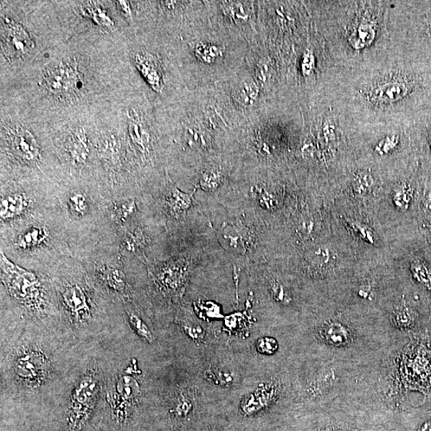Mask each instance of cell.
Segmentation results:
<instances>
[{
  "instance_id": "obj_1",
  "label": "cell",
  "mask_w": 431,
  "mask_h": 431,
  "mask_svg": "<svg viewBox=\"0 0 431 431\" xmlns=\"http://www.w3.org/2000/svg\"><path fill=\"white\" fill-rule=\"evenodd\" d=\"M359 127L409 125L431 102V68L393 50L359 70L332 67L322 94Z\"/></svg>"
},
{
  "instance_id": "obj_2",
  "label": "cell",
  "mask_w": 431,
  "mask_h": 431,
  "mask_svg": "<svg viewBox=\"0 0 431 431\" xmlns=\"http://www.w3.org/2000/svg\"><path fill=\"white\" fill-rule=\"evenodd\" d=\"M304 3L333 67L364 69L391 53L388 17L391 0Z\"/></svg>"
},
{
  "instance_id": "obj_3",
  "label": "cell",
  "mask_w": 431,
  "mask_h": 431,
  "mask_svg": "<svg viewBox=\"0 0 431 431\" xmlns=\"http://www.w3.org/2000/svg\"><path fill=\"white\" fill-rule=\"evenodd\" d=\"M392 50L431 68V0H391Z\"/></svg>"
},
{
  "instance_id": "obj_4",
  "label": "cell",
  "mask_w": 431,
  "mask_h": 431,
  "mask_svg": "<svg viewBox=\"0 0 431 431\" xmlns=\"http://www.w3.org/2000/svg\"><path fill=\"white\" fill-rule=\"evenodd\" d=\"M0 261L1 280L11 297L36 316L47 313L50 297L42 280L34 272L10 260L2 249Z\"/></svg>"
},
{
  "instance_id": "obj_5",
  "label": "cell",
  "mask_w": 431,
  "mask_h": 431,
  "mask_svg": "<svg viewBox=\"0 0 431 431\" xmlns=\"http://www.w3.org/2000/svg\"><path fill=\"white\" fill-rule=\"evenodd\" d=\"M359 144L375 159L385 160L403 156L411 146L408 126L386 124L360 128Z\"/></svg>"
},
{
  "instance_id": "obj_6",
  "label": "cell",
  "mask_w": 431,
  "mask_h": 431,
  "mask_svg": "<svg viewBox=\"0 0 431 431\" xmlns=\"http://www.w3.org/2000/svg\"><path fill=\"white\" fill-rule=\"evenodd\" d=\"M16 234L11 236L10 252L24 258L42 253L55 246V236L45 222L27 221V219L14 223Z\"/></svg>"
},
{
  "instance_id": "obj_7",
  "label": "cell",
  "mask_w": 431,
  "mask_h": 431,
  "mask_svg": "<svg viewBox=\"0 0 431 431\" xmlns=\"http://www.w3.org/2000/svg\"><path fill=\"white\" fill-rule=\"evenodd\" d=\"M101 385L93 371L83 375L72 391L67 413L70 431H81L91 418L97 402Z\"/></svg>"
},
{
  "instance_id": "obj_8",
  "label": "cell",
  "mask_w": 431,
  "mask_h": 431,
  "mask_svg": "<svg viewBox=\"0 0 431 431\" xmlns=\"http://www.w3.org/2000/svg\"><path fill=\"white\" fill-rule=\"evenodd\" d=\"M151 273L154 285L165 298L182 299L189 284L191 260L185 256L173 257L157 263Z\"/></svg>"
},
{
  "instance_id": "obj_9",
  "label": "cell",
  "mask_w": 431,
  "mask_h": 431,
  "mask_svg": "<svg viewBox=\"0 0 431 431\" xmlns=\"http://www.w3.org/2000/svg\"><path fill=\"white\" fill-rule=\"evenodd\" d=\"M13 373L24 387L37 388L48 381L51 372L48 356L36 347H22L16 354Z\"/></svg>"
},
{
  "instance_id": "obj_10",
  "label": "cell",
  "mask_w": 431,
  "mask_h": 431,
  "mask_svg": "<svg viewBox=\"0 0 431 431\" xmlns=\"http://www.w3.org/2000/svg\"><path fill=\"white\" fill-rule=\"evenodd\" d=\"M59 295L64 311L74 324H86L92 319V303L85 286L73 280L63 281Z\"/></svg>"
},
{
  "instance_id": "obj_11",
  "label": "cell",
  "mask_w": 431,
  "mask_h": 431,
  "mask_svg": "<svg viewBox=\"0 0 431 431\" xmlns=\"http://www.w3.org/2000/svg\"><path fill=\"white\" fill-rule=\"evenodd\" d=\"M280 384L275 379L260 383L244 395L240 403L241 413L255 416L273 407L280 394Z\"/></svg>"
},
{
  "instance_id": "obj_12",
  "label": "cell",
  "mask_w": 431,
  "mask_h": 431,
  "mask_svg": "<svg viewBox=\"0 0 431 431\" xmlns=\"http://www.w3.org/2000/svg\"><path fill=\"white\" fill-rule=\"evenodd\" d=\"M11 152L23 163L35 165L41 159L40 148L36 138L27 129H11L8 138Z\"/></svg>"
},
{
  "instance_id": "obj_13",
  "label": "cell",
  "mask_w": 431,
  "mask_h": 431,
  "mask_svg": "<svg viewBox=\"0 0 431 431\" xmlns=\"http://www.w3.org/2000/svg\"><path fill=\"white\" fill-rule=\"evenodd\" d=\"M31 209H33V201L23 191L2 192L0 202L2 225L16 223L33 215L31 213Z\"/></svg>"
},
{
  "instance_id": "obj_14",
  "label": "cell",
  "mask_w": 431,
  "mask_h": 431,
  "mask_svg": "<svg viewBox=\"0 0 431 431\" xmlns=\"http://www.w3.org/2000/svg\"><path fill=\"white\" fill-rule=\"evenodd\" d=\"M45 83L50 92L60 95L72 94L82 88L81 77L72 65L63 62L48 70Z\"/></svg>"
},
{
  "instance_id": "obj_15",
  "label": "cell",
  "mask_w": 431,
  "mask_h": 431,
  "mask_svg": "<svg viewBox=\"0 0 431 431\" xmlns=\"http://www.w3.org/2000/svg\"><path fill=\"white\" fill-rule=\"evenodd\" d=\"M411 146L431 162V102L408 125Z\"/></svg>"
},
{
  "instance_id": "obj_16",
  "label": "cell",
  "mask_w": 431,
  "mask_h": 431,
  "mask_svg": "<svg viewBox=\"0 0 431 431\" xmlns=\"http://www.w3.org/2000/svg\"><path fill=\"white\" fill-rule=\"evenodd\" d=\"M64 201L66 203L67 213L74 222H87V219L92 218L94 214L95 204L93 197L85 190H70Z\"/></svg>"
},
{
  "instance_id": "obj_17",
  "label": "cell",
  "mask_w": 431,
  "mask_h": 431,
  "mask_svg": "<svg viewBox=\"0 0 431 431\" xmlns=\"http://www.w3.org/2000/svg\"><path fill=\"white\" fill-rule=\"evenodd\" d=\"M94 272L102 284L111 291L124 295L130 292L126 274L117 263H95Z\"/></svg>"
},
{
  "instance_id": "obj_18",
  "label": "cell",
  "mask_w": 431,
  "mask_h": 431,
  "mask_svg": "<svg viewBox=\"0 0 431 431\" xmlns=\"http://www.w3.org/2000/svg\"><path fill=\"white\" fill-rule=\"evenodd\" d=\"M195 192L185 194L175 185L170 184L164 198L167 214L175 220H183L194 202Z\"/></svg>"
},
{
  "instance_id": "obj_19",
  "label": "cell",
  "mask_w": 431,
  "mask_h": 431,
  "mask_svg": "<svg viewBox=\"0 0 431 431\" xmlns=\"http://www.w3.org/2000/svg\"><path fill=\"white\" fill-rule=\"evenodd\" d=\"M66 151L73 165H85L91 154V147L86 132L78 130L70 134L67 140Z\"/></svg>"
},
{
  "instance_id": "obj_20",
  "label": "cell",
  "mask_w": 431,
  "mask_h": 431,
  "mask_svg": "<svg viewBox=\"0 0 431 431\" xmlns=\"http://www.w3.org/2000/svg\"><path fill=\"white\" fill-rule=\"evenodd\" d=\"M4 35L6 46L12 53L23 55L28 53L33 47L27 32L17 24H6Z\"/></svg>"
},
{
  "instance_id": "obj_21",
  "label": "cell",
  "mask_w": 431,
  "mask_h": 431,
  "mask_svg": "<svg viewBox=\"0 0 431 431\" xmlns=\"http://www.w3.org/2000/svg\"><path fill=\"white\" fill-rule=\"evenodd\" d=\"M129 114V131L132 143L143 157L149 156L151 151V143L149 132L141 124L136 111L131 109Z\"/></svg>"
},
{
  "instance_id": "obj_22",
  "label": "cell",
  "mask_w": 431,
  "mask_h": 431,
  "mask_svg": "<svg viewBox=\"0 0 431 431\" xmlns=\"http://www.w3.org/2000/svg\"><path fill=\"white\" fill-rule=\"evenodd\" d=\"M319 333L324 343L334 347L349 344L352 338L349 327L338 321H328L320 328Z\"/></svg>"
},
{
  "instance_id": "obj_23",
  "label": "cell",
  "mask_w": 431,
  "mask_h": 431,
  "mask_svg": "<svg viewBox=\"0 0 431 431\" xmlns=\"http://www.w3.org/2000/svg\"><path fill=\"white\" fill-rule=\"evenodd\" d=\"M148 243H149V237L143 228L136 227L128 229L120 243V253L121 255L143 253Z\"/></svg>"
},
{
  "instance_id": "obj_24",
  "label": "cell",
  "mask_w": 431,
  "mask_h": 431,
  "mask_svg": "<svg viewBox=\"0 0 431 431\" xmlns=\"http://www.w3.org/2000/svg\"><path fill=\"white\" fill-rule=\"evenodd\" d=\"M196 400L190 391H179L173 395L170 413L178 420H188L194 414L196 408Z\"/></svg>"
},
{
  "instance_id": "obj_25",
  "label": "cell",
  "mask_w": 431,
  "mask_h": 431,
  "mask_svg": "<svg viewBox=\"0 0 431 431\" xmlns=\"http://www.w3.org/2000/svg\"><path fill=\"white\" fill-rule=\"evenodd\" d=\"M223 238L227 240L228 246L235 252L244 253L250 247L251 237L248 231L239 225L224 224Z\"/></svg>"
},
{
  "instance_id": "obj_26",
  "label": "cell",
  "mask_w": 431,
  "mask_h": 431,
  "mask_svg": "<svg viewBox=\"0 0 431 431\" xmlns=\"http://www.w3.org/2000/svg\"><path fill=\"white\" fill-rule=\"evenodd\" d=\"M331 253L326 248H317L311 250L305 256L307 271L317 275L326 270L329 266Z\"/></svg>"
},
{
  "instance_id": "obj_27",
  "label": "cell",
  "mask_w": 431,
  "mask_h": 431,
  "mask_svg": "<svg viewBox=\"0 0 431 431\" xmlns=\"http://www.w3.org/2000/svg\"><path fill=\"white\" fill-rule=\"evenodd\" d=\"M137 65L143 74L145 78L150 84L158 89L162 87V75L160 70L157 68L156 63L154 62L151 57L147 55H138L136 58Z\"/></svg>"
},
{
  "instance_id": "obj_28",
  "label": "cell",
  "mask_w": 431,
  "mask_h": 431,
  "mask_svg": "<svg viewBox=\"0 0 431 431\" xmlns=\"http://www.w3.org/2000/svg\"><path fill=\"white\" fill-rule=\"evenodd\" d=\"M137 210V204L133 199H125L124 201L116 202L111 209L113 221L118 225H125L128 222H131Z\"/></svg>"
},
{
  "instance_id": "obj_29",
  "label": "cell",
  "mask_w": 431,
  "mask_h": 431,
  "mask_svg": "<svg viewBox=\"0 0 431 431\" xmlns=\"http://www.w3.org/2000/svg\"><path fill=\"white\" fill-rule=\"evenodd\" d=\"M126 315L129 322L138 336L146 341L147 343L153 344L156 337H154L150 327L147 326L143 319L132 310H126Z\"/></svg>"
},
{
  "instance_id": "obj_30",
  "label": "cell",
  "mask_w": 431,
  "mask_h": 431,
  "mask_svg": "<svg viewBox=\"0 0 431 431\" xmlns=\"http://www.w3.org/2000/svg\"><path fill=\"white\" fill-rule=\"evenodd\" d=\"M180 326L183 332L197 343H202L207 337V331L196 320L190 318L181 319L179 321Z\"/></svg>"
},
{
  "instance_id": "obj_31",
  "label": "cell",
  "mask_w": 431,
  "mask_h": 431,
  "mask_svg": "<svg viewBox=\"0 0 431 431\" xmlns=\"http://www.w3.org/2000/svg\"><path fill=\"white\" fill-rule=\"evenodd\" d=\"M224 175L221 170L212 168L202 173L200 185L207 192L216 191L224 182Z\"/></svg>"
},
{
  "instance_id": "obj_32",
  "label": "cell",
  "mask_w": 431,
  "mask_h": 431,
  "mask_svg": "<svg viewBox=\"0 0 431 431\" xmlns=\"http://www.w3.org/2000/svg\"><path fill=\"white\" fill-rule=\"evenodd\" d=\"M411 272L414 278L431 292V270L427 263L420 260L414 261L411 265Z\"/></svg>"
},
{
  "instance_id": "obj_33",
  "label": "cell",
  "mask_w": 431,
  "mask_h": 431,
  "mask_svg": "<svg viewBox=\"0 0 431 431\" xmlns=\"http://www.w3.org/2000/svg\"><path fill=\"white\" fill-rule=\"evenodd\" d=\"M416 319V313L404 305L398 308L396 312H395L394 323L397 327L403 328V329H408V328L415 324Z\"/></svg>"
},
{
  "instance_id": "obj_34",
  "label": "cell",
  "mask_w": 431,
  "mask_h": 431,
  "mask_svg": "<svg viewBox=\"0 0 431 431\" xmlns=\"http://www.w3.org/2000/svg\"><path fill=\"white\" fill-rule=\"evenodd\" d=\"M83 15L92 18L94 23L102 28H111L113 26V21L107 14V12L99 6H84L82 9Z\"/></svg>"
},
{
  "instance_id": "obj_35",
  "label": "cell",
  "mask_w": 431,
  "mask_h": 431,
  "mask_svg": "<svg viewBox=\"0 0 431 431\" xmlns=\"http://www.w3.org/2000/svg\"><path fill=\"white\" fill-rule=\"evenodd\" d=\"M205 377L224 387H229L234 383V375L228 370L220 368H211L204 372Z\"/></svg>"
},
{
  "instance_id": "obj_36",
  "label": "cell",
  "mask_w": 431,
  "mask_h": 431,
  "mask_svg": "<svg viewBox=\"0 0 431 431\" xmlns=\"http://www.w3.org/2000/svg\"><path fill=\"white\" fill-rule=\"evenodd\" d=\"M254 196L261 207L266 209H273L278 204V200L273 192L263 186H257L254 188Z\"/></svg>"
},
{
  "instance_id": "obj_37",
  "label": "cell",
  "mask_w": 431,
  "mask_h": 431,
  "mask_svg": "<svg viewBox=\"0 0 431 431\" xmlns=\"http://www.w3.org/2000/svg\"><path fill=\"white\" fill-rule=\"evenodd\" d=\"M255 349L261 355L272 356L278 351L279 344L273 337H265L256 340Z\"/></svg>"
},
{
  "instance_id": "obj_38",
  "label": "cell",
  "mask_w": 431,
  "mask_h": 431,
  "mask_svg": "<svg viewBox=\"0 0 431 431\" xmlns=\"http://www.w3.org/2000/svg\"><path fill=\"white\" fill-rule=\"evenodd\" d=\"M411 191H413V188H411L410 182L408 180H403V181L398 184L395 194L396 195L395 201L398 207L408 208Z\"/></svg>"
},
{
  "instance_id": "obj_39",
  "label": "cell",
  "mask_w": 431,
  "mask_h": 431,
  "mask_svg": "<svg viewBox=\"0 0 431 431\" xmlns=\"http://www.w3.org/2000/svg\"><path fill=\"white\" fill-rule=\"evenodd\" d=\"M270 292H271L274 300L278 303L288 305L292 301L291 295L289 294L288 289L279 281L274 280L271 283Z\"/></svg>"
},
{
  "instance_id": "obj_40",
  "label": "cell",
  "mask_w": 431,
  "mask_h": 431,
  "mask_svg": "<svg viewBox=\"0 0 431 431\" xmlns=\"http://www.w3.org/2000/svg\"><path fill=\"white\" fill-rule=\"evenodd\" d=\"M312 431H361L347 426L324 425L315 428Z\"/></svg>"
},
{
  "instance_id": "obj_41",
  "label": "cell",
  "mask_w": 431,
  "mask_h": 431,
  "mask_svg": "<svg viewBox=\"0 0 431 431\" xmlns=\"http://www.w3.org/2000/svg\"><path fill=\"white\" fill-rule=\"evenodd\" d=\"M352 227L354 229L356 230V233L358 231L359 235L364 238V240L373 243V236L364 227H362V225H360L359 224H353Z\"/></svg>"
},
{
  "instance_id": "obj_42",
  "label": "cell",
  "mask_w": 431,
  "mask_h": 431,
  "mask_svg": "<svg viewBox=\"0 0 431 431\" xmlns=\"http://www.w3.org/2000/svg\"><path fill=\"white\" fill-rule=\"evenodd\" d=\"M118 5L119 6L120 9L122 12L124 13L126 16H131V8L130 3L127 1H117Z\"/></svg>"
},
{
  "instance_id": "obj_43",
  "label": "cell",
  "mask_w": 431,
  "mask_h": 431,
  "mask_svg": "<svg viewBox=\"0 0 431 431\" xmlns=\"http://www.w3.org/2000/svg\"><path fill=\"white\" fill-rule=\"evenodd\" d=\"M418 431H431V419L421 424Z\"/></svg>"
},
{
  "instance_id": "obj_44",
  "label": "cell",
  "mask_w": 431,
  "mask_h": 431,
  "mask_svg": "<svg viewBox=\"0 0 431 431\" xmlns=\"http://www.w3.org/2000/svg\"><path fill=\"white\" fill-rule=\"evenodd\" d=\"M200 431H214V429H212L211 427H207V428H204Z\"/></svg>"
}]
</instances>
